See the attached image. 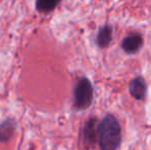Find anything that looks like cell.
Returning <instances> with one entry per match:
<instances>
[{"mask_svg":"<svg viewBox=\"0 0 151 150\" xmlns=\"http://www.w3.org/2000/svg\"><path fill=\"white\" fill-rule=\"evenodd\" d=\"M97 142L101 150H117L121 143V126L113 114H106L97 126Z\"/></svg>","mask_w":151,"mask_h":150,"instance_id":"1","label":"cell"},{"mask_svg":"<svg viewBox=\"0 0 151 150\" xmlns=\"http://www.w3.org/2000/svg\"><path fill=\"white\" fill-rule=\"evenodd\" d=\"M93 101V86L91 80L80 77L73 88V107L77 111L88 110Z\"/></svg>","mask_w":151,"mask_h":150,"instance_id":"2","label":"cell"},{"mask_svg":"<svg viewBox=\"0 0 151 150\" xmlns=\"http://www.w3.org/2000/svg\"><path fill=\"white\" fill-rule=\"evenodd\" d=\"M144 44V38L140 33H132L121 41V50L127 55H136Z\"/></svg>","mask_w":151,"mask_h":150,"instance_id":"3","label":"cell"},{"mask_svg":"<svg viewBox=\"0 0 151 150\" xmlns=\"http://www.w3.org/2000/svg\"><path fill=\"white\" fill-rule=\"evenodd\" d=\"M129 95L135 100L143 101L147 94V84L142 76H137L133 78L129 83Z\"/></svg>","mask_w":151,"mask_h":150,"instance_id":"4","label":"cell"},{"mask_svg":"<svg viewBox=\"0 0 151 150\" xmlns=\"http://www.w3.org/2000/svg\"><path fill=\"white\" fill-rule=\"evenodd\" d=\"M97 126L98 119L96 117H91L84 123L82 130V141L86 146H93L97 142Z\"/></svg>","mask_w":151,"mask_h":150,"instance_id":"5","label":"cell"},{"mask_svg":"<svg viewBox=\"0 0 151 150\" xmlns=\"http://www.w3.org/2000/svg\"><path fill=\"white\" fill-rule=\"evenodd\" d=\"M113 39V28L110 25L105 24L98 30L96 36V43L100 48H106L110 45Z\"/></svg>","mask_w":151,"mask_h":150,"instance_id":"6","label":"cell"},{"mask_svg":"<svg viewBox=\"0 0 151 150\" xmlns=\"http://www.w3.org/2000/svg\"><path fill=\"white\" fill-rule=\"evenodd\" d=\"M17 128V122L14 118H7L0 123V142H7L12 136Z\"/></svg>","mask_w":151,"mask_h":150,"instance_id":"7","label":"cell"},{"mask_svg":"<svg viewBox=\"0 0 151 150\" xmlns=\"http://www.w3.org/2000/svg\"><path fill=\"white\" fill-rule=\"evenodd\" d=\"M62 0H36V10L40 14H50L56 9Z\"/></svg>","mask_w":151,"mask_h":150,"instance_id":"8","label":"cell"}]
</instances>
